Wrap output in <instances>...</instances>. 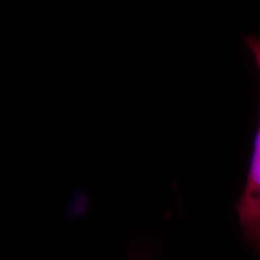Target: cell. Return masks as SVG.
Masks as SVG:
<instances>
[{"label":"cell","mask_w":260,"mask_h":260,"mask_svg":"<svg viewBox=\"0 0 260 260\" xmlns=\"http://www.w3.org/2000/svg\"><path fill=\"white\" fill-rule=\"evenodd\" d=\"M246 45L251 50L260 73V39L248 37ZM235 210L246 242L254 253L260 254V119L246 186L237 200Z\"/></svg>","instance_id":"obj_1"},{"label":"cell","mask_w":260,"mask_h":260,"mask_svg":"<svg viewBox=\"0 0 260 260\" xmlns=\"http://www.w3.org/2000/svg\"><path fill=\"white\" fill-rule=\"evenodd\" d=\"M130 260H145L144 258H142V256H139V255H134V256H133V258L132 259H130Z\"/></svg>","instance_id":"obj_2"}]
</instances>
